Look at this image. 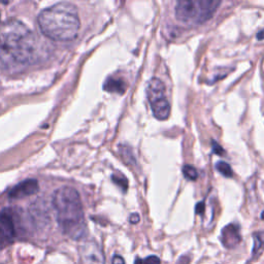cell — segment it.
Returning <instances> with one entry per match:
<instances>
[{
	"mask_svg": "<svg viewBox=\"0 0 264 264\" xmlns=\"http://www.w3.org/2000/svg\"><path fill=\"white\" fill-rule=\"evenodd\" d=\"M261 218H262V219H263V220H264V212H263V213H262V216H261Z\"/></svg>",
	"mask_w": 264,
	"mask_h": 264,
	"instance_id": "obj_22",
	"label": "cell"
},
{
	"mask_svg": "<svg viewBox=\"0 0 264 264\" xmlns=\"http://www.w3.org/2000/svg\"><path fill=\"white\" fill-rule=\"evenodd\" d=\"M52 204L63 233L72 239H82L87 233L81 196L71 187H61L54 192Z\"/></svg>",
	"mask_w": 264,
	"mask_h": 264,
	"instance_id": "obj_3",
	"label": "cell"
},
{
	"mask_svg": "<svg viewBox=\"0 0 264 264\" xmlns=\"http://www.w3.org/2000/svg\"><path fill=\"white\" fill-rule=\"evenodd\" d=\"M112 262H113V264H125L123 257H121V256H119V255H115V256L113 257Z\"/></svg>",
	"mask_w": 264,
	"mask_h": 264,
	"instance_id": "obj_17",
	"label": "cell"
},
{
	"mask_svg": "<svg viewBox=\"0 0 264 264\" xmlns=\"http://www.w3.org/2000/svg\"><path fill=\"white\" fill-rule=\"evenodd\" d=\"M241 240L240 228L237 224H229L222 229L221 241L225 248L233 249Z\"/></svg>",
	"mask_w": 264,
	"mask_h": 264,
	"instance_id": "obj_9",
	"label": "cell"
},
{
	"mask_svg": "<svg viewBox=\"0 0 264 264\" xmlns=\"http://www.w3.org/2000/svg\"><path fill=\"white\" fill-rule=\"evenodd\" d=\"M127 84L119 78H108L104 84V90L112 93L123 94L126 91Z\"/></svg>",
	"mask_w": 264,
	"mask_h": 264,
	"instance_id": "obj_10",
	"label": "cell"
},
{
	"mask_svg": "<svg viewBox=\"0 0 264 264\" xmlns=\"http://www.w3.org/2000/svg\"><path fill=\"white\" fill-rule=\"evenodd\" d=\"M39 41L24 23L10 19L0 27V67L10 71L32 65L39 58Z\"/></svg>",
	"mask_w": 264,
	"mask_h": 264,
	"instance_id": "obj_1",
	"label": "cell"
},
{
	"mask_svg": "<svg viewBox=\"0 0 264 264\" xmlns=\"http://www.w3.org/2000/svg\"><path fill=\"white\" fill-rule=\"evenodd\" d=\"M216 168L220 173H221L222 175H224V177H226V178H231L233 175V170H232V168H231V166L227 162L219 161L216 164Z\"/></svg>",
	"mask_w": 264,
	"mask_h": 264,
	"instance_id": "obj_11",
	"label": "cell"
},
{
	"mask_svg": "<svg viewBox=\"0 0 264 264\" xmlns=\"http://www.w3.org/2000/svg\"><path fill=\"white\" fill-rule=\"evenodd\" d=\"M134 264H144V260H141L140 258H136Z\"/></svg>",
	"mask_w": 264,
	"mask_h": 264,
	"instance_id": "obj_21",
	"label": "cell"
},
{
	"mask_svg": "<svg viewBox=\"0 0 264 264\" xmlns=\"http://www.w3.org/2000/svg\"><path fill=\"white\" fill-rule=\"evenodd\" d=\"M80 264H105L104 254L94 240H87L79 247Z\"/></svg>",
	"mask_w": 264,
	"mask_h": 264,
	"instance_id": "obj_7",
	"label": "cell"
},
{
	"mask_svg": "<svg viewBox=\"0 0 264 264\" xmlns=\"http://www.w3.org/2000/svg\"><path fill=\"white\" fill-rule=\"evenodd\" d=\"M204 212V202H199L196 205V214H203Z\"/></svg>",
	"mask_w": 264,
	"mask_h": 264,
	"instance_id": "obj_18",
	"label": "cell"
},
{
	"mask_svg": "<svg viewBox=\"0 0 264 264\" xmlns=\"http://www.w3.org/2000/svg\"><path fill=\"white\" fill-rule=\"evenodd\" d=\"M113 181L115 184H117L118 186H120L121 188H122V190L125 192L128 188V181L127 179L124 177L123 174H114L113 177H112Z\"/></svg>",
	"mask_w": 264,
	"mask_h": 264,
	"instance_id": "obj_14",
	"label": "cell"
},
{
	"mask_svg": "<svg viewBox=\"0 0 264 264\" xmlns=\"http://www.w3.org/2000/svg\"><path fill=\"white\" fill-rule=\"evenodd\" d=\"M221 5L218 0H180L174 7V15L185 24H202L210 20Z\"/></svg>",
	"mask_w": 264,
	"mask_h": 264,
	"instance_id": "obj_4",
	"label": "cell"
},
{
	"mask_svg": "<svg viewBox=\"0 0 264 264\" xmlns=\"http://www.w3.org/2000/svg\"><path fill=\"white\" fill-rule=\"evenodd\" d=\"M17 236L16 222L10 210L0 212V248L10 245Z\"/></svg>",
	"mask_w": 264,
	"mask_h": 264,
	"instance_id": "obj_6",
	"label": "cell"
},
{
	"mask_svg": "<svg viewBox=\"0 0 264 264\" xmlns=\"http://www.w3.org/2000/svg\"><path fill=\"white\" fill-rule=\"evenodd\" d=\"M253 237H254V248H253V254L256 256L262 253V250L264 248V237L262 233H255Z\"/></svg>",
	"mask_w": 264,
	"mask_h": 264,
	"instance_id": "obj_12",
	"label": "cell"
},
{
	"mask_svg": "<svg viewBox=\"0 0 264 264\" xmlns=\"http://www.w3.org/2000/svg\"><path fill=\"white\" fill-rule=\"evenodd\" d=\"M165 91L166 89H165L164 83L158 78L151 79L147 84L146 93L153 115L161 121L168 119L170 114V104Z\"/></svg>",
	"mask_w": 264,
	"mask_h": 264,
	"instance_id": "obj_5",
	"label": "cell"
},
{
	"mask_svg": "<svg viewBox=\"0 0 264 264\" xmlns=\"http://www.w3.org/2000/svg\"><path fill=\"white\" fill-rule=\"evenodd\" d=\"M257 39H259V40H263L264 39V29H261L260 31H258V33H257Z\"/></svg>",
	"mask_w": 264,
	"mask_h": 264,
	"instance_id": "obj_20",
	"label": "cell"
},
{
	"mask_svg": "<svg viewBox=\"0 0 264 264\" xmlns=\"http://www.w3.org/2000/svg\"><path fill=\"white\" fill-rule=\"evenodd\" d=\"M37 22L42 34L55 41L74 39L81 27L78 8L69 2H59L41 10Z\"/></svg>",
	"mask_w": 264,
	"mask_h": 264,
	"instance_id": "obj_2",
	"label": "cell"
},
{
	"mask_svg": "<svg viewBox=\"0 0 264 264\" xmlns=\"http://www.w3.org/2000/svg\"><path fill=\"white\" fill-rule=\"evenodd\" d=\"M139 222V215L138 214H132L130 216V223L136 224Z\"/></svg>",
	"mask_w": 264,
	"mask_h": 264,
	"instance_id": "obj_19",
	"label": "cell"
},
{
	"mask_svg": "<svg viewBox=\"0 0 264 264\" xmlns=\"http://www.w3.org/2000/svg\"><path fill=\"white\" fill-rule=\"evenodd\" d=\"M144 264H161V260L158 256L152 255L144 260Z\"/></svg>",
	"mask_w": 264,
	"mask_h": 264,
	"instance_id": "obj_15",
	"label": "cell"
},
{
	"mask_svg": "<svg viewBox=\"0 0 264 264\" xmlns=\"http://www.w3.org/2000/svg\"><path fill=\"white\" fill-rule=\"evenodd\" d=\"M213 151H214V153H216L217 155H219V156L224 155V153H225L223 148L220 145H218L216 141H213Z\"/></svg>",
	"mask_w": 264,
	"mask_h": 264,
	"instance_id": "obj_16",
	"label": "cell"
},
{
	"mask_svg": "<svg viewBox=\"0 0 264 264\" xmlns=\"http://www.w3.org/2000/svg\"><path fill=\"white\" fill-rule=\"evenodd\" d=\"M39 190V184L34 179H28L21 182L10 190L8 196L12 199H21L23 197L31 196L37 193Z\"/></svg>",
	"mask_w": 264,
	"mask_h": 264,
	"instance_id": "obj_8",
	"label": "cell"
},
{
	"mask_svg": "<svg viewBox=\"0 0 264 264\" xmlns=\"http://www.w3.org/2000/svg\"><path fill=\"white\" fill-rule=\"evenodd\" d=\"M183 174L184 177L189 181H196L198 178V172L192 165H185L183 167Z\"/></svg>",
	"mask_w": 264,
	"mask_h": 264,
	"instance_id": "obj_13",
	"label": "cell"
}]
</instances>
